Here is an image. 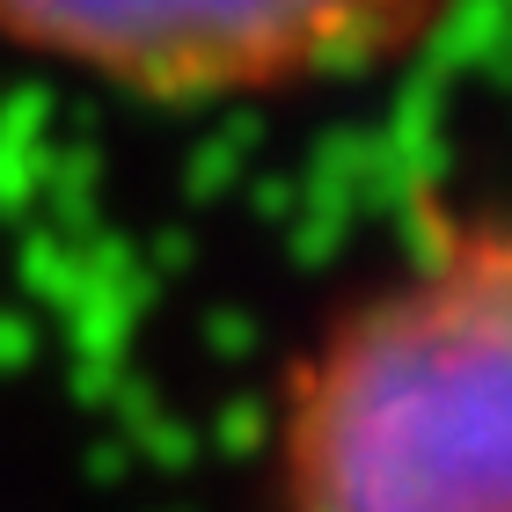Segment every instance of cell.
Returning <instances> with one entry per match:
<instances>
[{
	"label": "cell",
	"instance_id": "1",
	"mask_svg": "<svg viewBox=\"0 0 512 512\" xmlns=\"http://www.w3.org/2000/svg\"><path fill=\"white\" fill-rule=\"evenodd\" d=\"M512 249L498 213H439L359 293L278 410V512H505Z\"/></svg>",
	"mask_w": 512,
	"mask_h": 512
},
{
	"label": "cell",
	"instance_id": "2",
	"mask_svg": "<svg viewBox=\"0 0 512 512\" xmlns=\"http://www.w3.org/2000/svg\"><path fill=\"white\" fill-rule=\"evenodd\" d=\"M447 0H0L22 52L154 103H242L403 59Z\"/></svg>",
	"mask_w": 512,
	"mask_h": 512
}]
</instances>
